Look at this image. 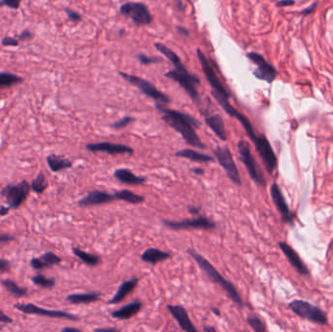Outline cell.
Instances as JSON below:
<instances>
[{"label":"cell","mask_w":333,"mask_h":332,"mask_svg":"<svg viewBox=\"0 0 333 332\" xmlns=\"http://www.w3.org/2000/svg\"><path fill=\"white\" fill-rule=\"evenodd\" d=\"M156 108L163 114L162 120L171 128L177 130L185 143L199 149H206L207 145L200 140L195 128H200L201 123L190 115L178 110L170 109L163 105L156 104Z\"/></svg>","instance_id":"6da1fadb"},{"label":"cell","mask_w":333,"mask_h":332,"mask_svg":"<svg viewBox=\"0 0 333 332\" xmlns=\"http://www.w3.org/2000/svg\"><path fill=\"white\" fill-rule=\"evenodd\" d=\"M155 47L159 52H161L163 55H165L175 67V70L166 72L165 76L178 82L185 90V92L190 96L192 101L197 106L200 107L202 102L200 98V94L196 88V85L201 84L200 79L197 76L189 73V72L185 69V67L183 65L179 56L172 49L166 47L161 43H155Z\"/></svg>","instance_id":"7a4b0ae2"},{"label":"cell","mask_w":333,"mask_h":332,"mask_svg":"<svg viewBox=\"0 0 333 332\" xmlns=\"http://www.w3.org/2000/svg\"><path fill=\"white\" fill-rule=\"evenodd\" d=\"M187 253L190 255L191 257L196 261L198 266L203 270V272L206 274L214 283L219 285L225 292H226L228 297L236 304L238 305L240 308L244 307V302L242 297L240 296L237 288L235 285H233L230 281L226 280L221 274L219 273L214 265L205 258L202 254L197 252L194 249H187Z\"/></svg>","instance_id":"3957f363"},{"label":"cell","mask_w":333,"mask_h":332,"mask_svg":"<svg viewBox=\"0 0 333 332\" xmlns=\"http://www.w3.org/2000/svg\"><path fill=\"white\" fill-rule=\"evenodd\" d=\"M30 184L23 179L18 184H7L4 186L0 195L5 198V201L11 209H18L25 201L30 193Z\"/></svg>","instance_id":"277c9868"},{"label":"cell","mask_w":333,"mask_h":332,"mask_svg":"<svg viewBox=\"0 0 333 332\" xmlns=\"http://www.w3.org/2000/svg\"><path fill=\"white\" fill-rule=\"evenodd\" d=\"M237 147H238L240 159L243 162V164L247 168L250 178L257 185L264 187L266 185V180L263 177V174H262L259 167L257 165L253 155L251 154L249 143L246 142V141H240L238 144H237Z\"/></svg>","instance_id":"5b68a950"},{"label":"cell","mask_w":333,"mask_h":332,"mask_svg":"<svg viewBox=\"0 0 333 332\" xmlns=\"http://www.w3.org/2000/svg\"><path fill=\"white\" fill-rule=\"evenodd\" d=\"M291 311L297 315L298 317L308 320L319 324H326L327 317L326 314L317 306H314L304 300H293L288 304Z\"/></svg>","instance_id":"8992f818"},{"label":"cell","mask_w":333,"mask_h":332,"mask_svg":"<svg viewBox=\"0 0 333 332\" xmlns=\"http://www.w3.org/2000/svg\"><path fill=\"white\" fill-rule=\"evenodd\" d=\"M120 75L123 76V78L126 81H128L129 83L136 86L144 95H147L148 97H150L152 99H154L156 104L165 106V105L170 103V98L164 93H162L160 90H158L154 85L150 83L149 81H147L143 78H141L139 76L130 75V74L124 73V72H120Z\"/></svg>","instance_id":"52a82bcc"},{"label":"cell","mask_w":333,"mask_h":332,"mask_svg":"<svg viewBox=\"0 0 333 332\" xmlns=\"http://www.w3.org/2000/svg\"><path fill=\"white\" fill-rule=\"evenodd\" d=\"M214 153L219 165L224 169L229 179L236 185H242V179L239 173L238 167L235 163L231 150L228 147L218 146L214 149Z\"/></svg>","instance_id":"ba28073f"},{"label":"cell","mask_w":333,"mask_h":332,"mask_svg":"<svg viewBox=\"0 0 333 332\" xmlns=\"http://www.w3.org/2000/svg\"><path fill=\"white\" fill-rule=\"evenodd\" d=\"M14 308L17 309L18 311L26 314V315H37V316H43L48 318H54V319H62V320H72V321H78L80 318L76 315H73L71 313L64 312V311H58V310H47V309L41 308L39 306H36V304L32 303H16L14 305Z\"/></svg>","instance_id":"9c48e42d"},{"label":"cell","mask_w":333,"mask_h":332,"mask_svg":"<svg viewBox=\"0 0 333 332\" xmlns=\"http://www.w3.org/2000/svg\"><path fill=\"white\" fill-rule=\"evenodd\" d=\"M120 12L130 18L137 25H147L152 22V16L147 6L141 2H127L121 6Z\"/></svg>","instance_id":"30bf717a"},{"label":"cell","mask_w":333,"mask_h":332,"mask_svg":"<svg viewBox=\"0 0 333 332\" xmlns=\"http://www.w3.org/2000/svg\"><path fill=\"white\" fill-rule=\"evenodd\" d=\"M197 57H198V59L200 60V63H201L204 74H205L208 82L210 83L212 89H213L212 92H214L216 94L223 95V96H225L227 98H230V93H229V91L224 87V85L221 83V81L219 80L218 76L216 75V73L214 72L213 67L211 65L209 59L206 58L205 54L203 53L200 49H197Z\"/></svg>","instance_id":"8fae6325"},{"label":"cell","mask_w":333,"mask_h":332,"mask_svg":"<svg viewBox=\"0 0 333 332\" xmlns=\"http://www.w3.org/2000/svg\"><path fill=\"white\" fill-rule=\"evenodd\" d=\"M253 143L257 153L261 157L262 162L266 170L269 174L272 175L278 165V159L274 152L271 143H269L267 138L263 135L258 136Z\"/></svg>","instance_id":"7c38bea8"},{"label":"cell","mask_w":333,"mask_h":332,"mask_svg":"<svg viewBox=\"0 0 333 332\" xmlns=\"http://www.w3.org/2000/svg\"><path fill=\"white\" fill-rule=\"evenodd\" d=\"M164 225L169 227L173 230H186V229H204V230H212L216 225L214 221L210 220L208 217L199 216L195 218H188L179 221L174 220H163Z\"/></svg>","instance_id":"4fadbf2b"},{"label":"cell","mask_w":333,"mask_h":332,"mask_svg":"<svg viewBox=\"0 0 333 332\" xmlns=\"http://www.w3.org/2000/svg\"><path fill=\"white\" fill-rule=\"evenodd\" d=\"M248 58L257 67V69L253 72V75L259 80H263L267 83H272L277 76V71L273 65L257 53H249Z\"/></svg>","instance_id":"5bb4252c"},{"label":"cell","mask_w":333,"mask_h":332,"mask_svg":"<svg viewBox=\"0 0 333 332\" xmlns=\"http://www.w3.org/2000/svg\"><path fill=\"white\" fill-rule=\"evenodd\" d=\"M86 149L91 152H106L109 155H131L134 153V149L126 144L108 143V142L88 143L86 145Z\"/></svg>","instance_id":"9a60e30c"},{"label":"cell","mask_w":333,"mask_h":332,"mask_svg":"<svg viewBox=\"0 0 333 332\" xmlns=\"http://www.w3.org/2000/svg\"><path fill=\"white\" fill-rule=\"evenodd\" d=\"M270 192H271V197H272L274 204L281 214L283 220L287 224H292L294 215L291 214V212L289 211L288 205L283 195V192L276 182H274L273 184L271 185Z\"/></svg>","instance_id":"2e32d148"},{"label":"cell","mask_w":333,"mask_h":332,"mask_svg":"<svg viewBox=\"0 0 333 332\" xmlns=\"http://www.w3.org/2000/svg\"><path fill=\"white\" fill-rule=\"evenodd\" d=\"M114 194H109L106 191L101 190H93L87 193V195L78 201V206L81 208H89L94 206H99L107 203L115 201Z\"/></svg>","instance_id":"e0dca14e"},{"label":"cell","mask_w":333,"mask_h":332,"mask_svg":"<svg viewBox=\"0 0 333 332\" xmlns=\"http://www.w3.org/2000/svg\"><path fill=\"white\" fill-rule=\"evenodd\" d=\"M168 311L171 313L173 318L178 321V323L182 330L186 332H197L198 329L194 326L193 322L191 321L189 315L181 305H168Z\"/></svg>","instance_id":"ac0fdd59"},{"label":"cell","mask_w":333,"mask_h":332,"mask_svg":"<svg viewBox=\"0 0 333 332\" xmlns=\"http://www.w3.org/2000/svg\"><path fill=\"white\" fill-rule=\"evenodd\" d=\"M279 247L286 255V259L289 261V263L292 265V267L297 271L298 273L303 276H308L309 270L307 266L304 264V262L300 258L297 252L292 249L287 243L280 242Z\"/></svg>","instance_id":"d6986e66"},{"label":"cell","mask_w":333,"mask_h":332,"mask_svg":"<svg viewBox=\"0 0 333 332\" xmlns=\"http://www.w3.org/2000/svg\"><path fill=\"white\" fill-rule=\"evenodd\" d=\"M61 262V258L52 251H47L42 254L40 257H35L30 260V266L36 271L43 270L45 268H50L55 265H59Z\"/></svg>","instance_id":"ffe728a7"},{"label":"cell","mask_w":333,"mask_h":332,"mask_svg":"<svg viewBox=\"0 0 333 332\" xmlns=\"http://www.w3.org/2000/svg\"><path fill=\"white\" fill-rule=\"evenodd\" d=\"M206 124L212 129L217 138L223 142L227 141L226 130L225 124L223 118L219 114H213V115H205Z\"/></svg>","instance_id":"44dd1931"},{"label":"cell","mask_w":333,"mask_h":332,"mask_svg":"<svg viewBox=\"0 0 333 332\" xmlns=\"http://www.w3.org/2000/svg\"><path fill=\"white\" fill-rule=\"evenodd\" d=\"M142 307H143V303L139 300H136L120 309L113 311L111 313V316L116 320H129L131 317L137 315L141 311Z\"/></svg>","instance_id":"7402d4cb"},{"label":"cell","mask_w":333,"mask_h":332,"mask_svg":"<svg viewBox=\"0 0 333 332\" xmlns=\"http://www.w3.org/2000/svg\"><path fill=\"white\" fill-rule=\"evenodd\" d=\"M139 284L138 278H132L131 280H128L119 285L116 293L111 299L107 301L108 304H118L121 301H123L126 297L128 296L131 291L137 287Z\"/></svg>","instance_id":"603a6c76"},{"label":"cell","mask_w":333,"mask_h":332,"mask_svg":"<svg viewBox=\"0 0 333 332\" xmlns=\"http://www.w3.org/2000/svg\"><path fill=\"white\" fill-rule=\"evenodd\" d=\"M113 177L121 183L128 185H141L146 181L144 177L136 176L129 169H117L113 173Z\"/></svg>","instance_id":"cb8c5ba5"},{"label":"cell","mask_w":333,"mask_h":332,"mask_svg":"<svg viewBox=\"0 0 333 332\" xmlns=\"http://www.w3.org/2000/svg\"><path fill=\"white\" fill-rule=\"evenodd\" d=\"M172 257V254L170 252L163 251L161 249H154V248H149V249L144 250L143 254L141 255V258L143 262L149 263L151 265H156L159 262L166 260Z\"/></svg>","instance_id":"d4e9b609"},{"label":"cell","mask_w":333,"mask_h":332,"mask_svg":"<svg viewBox=\"0 0 333 332\" xmlns=\"http://www.w3.org/2000/svg\"><path fill=\"white\" fill-rule=\"evenodd\" d=\"M175 156L180 157V158H185V159H188L190 161L197 162V163H211V162H214V157L213 156L198 152V151L193 150L190 148H185V149L179 150L177 153H175Z\"/></svg>","instance_id":"484cf974"},{"label":"cell","mask_w":333,"mask_h":332,"mask_svg":"<svg viewBox=\"0 0 333 332\" xmlns=\"http://www.w3.org/2000/svg\"><path fill=\"white\" fill-rule=\"evenodd\" d=\"M46 161L50 170L54 173H58L72 167V162L70 159L63 158L59 155H48Z\"/></svg>","instance_id":"4316f807"},{"label":"cell","mask_w":333,"mask_h":332,"mask_svg":"<svg viewBox=\"0 0 333 332\" xmlns=\"http://www.w3.org/2000/svg\"><path fill=\"white\" fill-rule=\"evenodd\" d=\"M101 298L99 292H87V293H72L66 296V301L72 304H89L98 301Z\"/></svg>","instance_id":"83f0119b"},{"label":"cell","mask_w":333,"mask_h":332,"mask_svg":"<svg viewBox=\"0 0 333 332\" xmlns=\"http://www.w3.org/2000/svg\"><path fill=\"white\" fill-rule=\"evenodd\" d=\"M115 199L119 201H124V202L137 205V204H142L144 202V197L138 195L130 190L122 189L119 191H116L114 193Z\"/></svg>","instance_id":"f1b7e54d"},{"label":"cell","mask_w":333,"mask_h":332,"mask_svg":"<svg viewBox=\"0 0 333 332\" xmlns=\"http://www.w3.org/2000/svg\"><path fill=\"white\" fill-rule=\"evenodd\" d=\"M72 252L76 257H78L80 260L83 262L84 264H86L88 266L94 267V266L98 265L101 262L99 256H97L95 254H92V253H88L79 248H76V247L72 248Z\"/></svg>","instance_id":"f546056e"},{"label":"cell","mask_w":333,"mask_h":332,"mask_svg":"<svg viewBox=\"0 0 333 332\" xmlns=\"http://www.w3.org/2000/svg\"><path fill=\"white\" fill-rule=\"evenodd\" d=\"M1 285L3 287L14 297L20 298L25 296L27 294V289L24 287H21L15 281L10 279H5L1 281Z\"/></svg>","instance_id":"4dcf8cb0"},{"label":"cell","mask_w":333,"mask_h":332,"mask_svg":"<svg viewBox=\"0 0 333 332\" xmlns=\"http://www.w3.org/2000/svg\"><path fill=\"white\" fill-rule=\"evenodd\" d=\"M24 82V78L10 72H0V89L10 88L14 85Z\"/></svg>","instance_id":"1f68e13d"},{"label":"cell","mask_w":333,"mask_h":332,"mask_svg":"<svg viewBox=\"0 0 333 332\" xmlns=\"http://www.w3.org/2000/svg\"><path fill=\"white\" fill-rule=\"evenodd\" d=\"M31 282L35 284V285H37V286H40L42 288H53L55 285H56V279L55 278H47L45 277L44 275H41V274H37L36 276L31 277Z\"/></svg>","instance_id":"d6a6232c"},{"label":"cell","mask_w":333,"mask_h":332,"mask_svg":"<svg viewBox=\"0 0 333 332\" xmlns=\"http://www.w3.org/2000/svg\"><path fill=\"white\" fill-rule=\"evenodd\" d=\"M30 187L34 192L37 194H42L45 190L47 189L48 181L43 173H39L30 183Z\"/></svg>","instance_id":"836d02e7"},{"label":"cell","mask_w":333,"mask_h":332,"mask_svg":"<svg viewBox=\"0 0 333 332\" xmlns=\"http://www.w3.org/2000/svg\"><path fill=\"white\" fill-rule=\"evenodd\" d=\"M248 323L250 324V327L255 332H264L267 330L265 323L262 321L260 318L254 315H250L247 319Z\"/></svg>","instance_id":"e575fe53"},{"label":"cell","mask_w":333,"mask_h":332,"mask_svg":"<svg viewBox=\"0 0 333 332\" xmlns=\"http://www.w3.org/2000/svg\"><path fill=\"white\" fill-rule=\"evenodd\" d=\"M135 119L132 117H130V116H126L124 118L120 119L118 121L114 122L113 124H111V127L116 129V130H120V129H123L125 127H127L128 125H130L131 122H134Z\"/></svg>","instance_id":"d590c367"},{"label":"cell","mask_w":333,"mask_h":332,"mask_svg":"<svg viewBox=\"0 0 333 332\" xmlns=\"http://www.w3.org/2000/svg\"><path fill=\"white\" fill-rule=\"evenodd\" d=\"M1 45L5 47H17L19 46V39L11 36H6L2 39Z\"/></svg>","instance_id":"8d00e7d4"},{"label":"cell","mask_w":333,"mask_h":332,"mask_svg":"<svg viewBox=\"0 0 333 332\" xmlns=\"http://www.w3.org/2000/svg\"><path fill=\"white\" fill-rule=\"evenodd\" d=\"M22 0H0V6H6L17 10L21 5Z\"/></svg>","instance_id":"74e56055"},{"label":"cell","mask_w":333,"mask_h":332,"mask_svg":"<svg viewBox=\"0 0 333 332\" xmlns=\"http://www.w3.org/2000/svg\"><path fill=\"white\" fill-rule=\"evenodd\" d=\"M64 11L66 13L69 19H70L72 22H73V23H78V22H80V21L82 20L81 15L78 14L76 11L72 10V9L66 8V9H64Z\"/></svg>","instance_id":"f35d334b"},{"label":"cell","mask_w":333,"mask_h":332,"mask_svg":"<svg viewBox=\"0 0 333 332\" xmlns=\"http://www.w3.org/2000/svg\"><path fill=\"white\" fill-rule=\"evenodd\" d=\"M138 59H140V61L143 64H146V65L147 64H151V63H156V62L160 61V59H158V58H149V57H147L145 55H142V54H140L138 56Z\"/></svg>","instance_id":"ab89813d"},{"label":"cell","mask_w":333,"mask_h":332,"mask_svg":"<svg viewBox=\"0 0 333 332\" xmlns=\"http://www.w3.org/2000/svg\"><path fill=\"white\" fill-rule=\"evenodd\" d=\"M15 236L10 235V234H6V233H0V245L2 244H7L15 241Z\"/></svg>","instance_id":"60d3db41"},{"label":"cell","mask_w":333,"mask_h":332,"mask_svg":"<svg viewBox=\"0 0 333 332\" xmlns=\"http://www.w3.org/2000/svg\"><path fill=\"white\" fill-rule=\"evenodd\" d=\"M10 262L6 259H0V273H5L10 269Z\"/></svg>","instance_id":"b9f144b4"},{"label":"cell","mask_w":333,"mask_h":332,"mask_svg":"<svg viewBox=\"0 0 333 332\" xmlns=\"http://www.w3.org/2000/svg\"><path fill=\"white\" fill-rule=\"evenodd\" d=\"M31 38H32V34L28 29H24V31H22V34L18 36L19 41H25V40H29Z\"/></svg>","instance_id":"7bdbcfd3"},{"label":"cell","mask_w":333,"mask_h":332,"mask_svg":"<svg viewBox=\"0 0 333 332\" xmlns=\"http://www.w3.org/2000/svg\"><path fill=\"white\" fill-rule=\"evenodd\" d=\"M0 322L4 324H9L13 322L12 319L8 315H6L1 309H0Z\"/></svg>","instance_id":"ee69618b"},{"label":"cell","mask_w":333,"mask_h":332,"mask_svg":"<svg viewBox=\"0 0 333 332\" xmlns=\"http://www.w3.org/2000/svg\"><path fill=\"white\" fill-rule=\"evenodd\" d=\"M294 4L293 0H281L278 2V6L285 7V6H291Z\"/></svg>","instance_id":"f6af8a7d"},{"label":"cell","mask_w":333,"mask_h":332,"mask_svg":"<svg viewBox=\"0 0 333 332\" xmlns=\"http://www.w3.org/2000/svg\"><path fill=\"white\" fill-rule=\"evenodd\" d=\"M11 208L8 206V207H4V206H0V216H4V215H7L9 214Z\"/></svg>","instance_id":"bcb514c9"},{"label":"cell","mask_w":333,"mask_h":332,"mask_svg":"<svg viewBox=\"0 0 333 332\" xmlns=\"http://www.w3.org/2000/svg\"><path fill=\"white\" fill-rule=\"evenodd\" d=\"M201 209L199 207H194V206H190L188 207V212L190 213L192 215H197V214L200 213Z\"/></svg>","instance_id":"7dc6e473"},{"label":"cell","mask_w":333,"mask_h":332,"mask_svg":"<svg viewBox=\"0 0 333 332\" xmlns=\"http://www.w3.org/2000/svg\"><path fill=\"white\" fill-rule=\"evenodd\" d=\"M95 331L96 332H119V329L109 327V328H95Z\"/></svg>","instance_id":"c3c4849f"},{"label":"cell","mask_w":333,"mask_h":332,"mask_svg":"<svg viewBox=\"0 0 333 332\" xmlns=\"http://www.w3.org/2000/svg\"><path fill=\"white\" fill-rule=\"evenodd\" d=\"M192 173L195 175H198V176H203L205 174V170L201 168H194V169H192Z\"/></svg>","instance_id":"681fc988"},{"label":"cell","mask_w":333,"mask_h":332,"mask_svg":"<svg viewBox=\"0 0 333 332\" xmlns=\"http://www.w3.org/2000/svg\"><path fill=\"white\" fill-rule=\"evenodd\" d=\"M61 331L62 332H81V330L80 329H78V328H75V327H63L62 329H61Z\"/></svg>","instance_id":"f907efd6"},{"label":"cell","mask_w":333,"mask_h":332,"mask_svg":"<svg viewBox=\"0 0 333 332\" xmlns=\"http://www.w3.org/2000/svg\"><path fill=\"white\" fill-rule=\"evenodd\" d=\"M178 30H179L180 35H183L185 36H189V31L187 29H185L184 27H182V26H178Z\"/></svg>","instance_id":"816d5d0a"},{"label":"cell","mask_w":333,"mask_h":332,"mask_svg":"<svg viewBox=\"0 0 333 332\" xmlns=\"http://www.w3.org/2000/svg\"><path fill=\"white\" fill-rule=\"evenodd\" d=\"M316 6H317V3H314V4H313L311 7L307 8V10H305L303 14H304V15H308L309 13L313 12V11H314V9L316 8Z\"/></svg>","instance_id":"f5cc1de1"},{"label":"cell","mask_w":333,"mask_h":332,"mask_svg":"<svg viewBox=\"0 0 333 332\" xmlns=\"http://www.w3.org/2000/svg\"><path fill=\"white\" fill-rule=\"evenodd\" d=\"M176 2H177V6H178L179 10H184L185 9V5L183 4V2L181 0H176Z\"/></svg>","instance_id":"db71d44e"},{"label":"cell","mask_w":333,"mask_h":332,"mask_svg":"<svg viewBox=\"0 0 333 332\" xmlns=\"http://www.w3.org/2000/svg\"><path fill=\"white\" fill-rule=\"evenodd\" d=\"M203 330L204 331L206 332H215L216 331V329L214 328V326H205L204 328H203Z\"/></svg>","instance_id":"11a10c76"},{"label":"cell","mask_w":333,"mask_h":332,"mask_svg":"<svg viewBox=\"0 0 333 332\" xmlns=\"http://www.w3.org/2000/svg\"><path fill=\"white\" fill-rule=\"evenodd\" d=\"M212 311H213V313H214L216 316H220V311L218 310L217 308H215V307H212Z\"/></svg>","instance_id":"9f6ffc18"},{"label":"cell","mask_w":333,"mask_h":332,"mask_svg":"<svg viewBox=\"0 0 333 332\" xmlns=\"http://www.w3.org/2000/svg\"><path fill=\"white\" fill-rule=\"evenodd\" d=\"M3 330V326H0V331H2Z\"/></svg>","instance_id":"6f0895ef"}]
</instances>
